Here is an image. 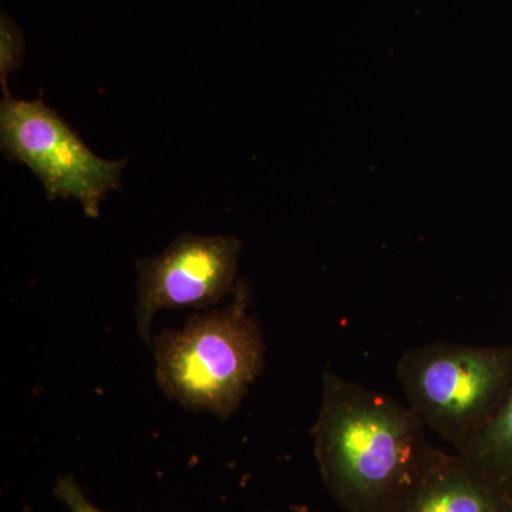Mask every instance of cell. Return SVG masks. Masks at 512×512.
Here are the masks:
<instances>
[{
  "mask_svg": "<svg viewBox=\"0 0 512 512\" xmlns=\"http://www.w3.org/2000/svg\"><path fill=\"white\" fill-rule=\"evenodd\" d=\"M312 436L323 481L350 512L392 510L434 451L409 406L330 372Z\"/></svg>",
  "mask_w": 512,
  "mask_h": 512,
  "instance_id": "6da1fadb",
  "label": "cell"
},
{
  "mask_svg": "<svg viewBox=\"0 0 512 512\" xmlns=\"http://www.w3.org/2000/svg\"><path fill=\"white\" fill-rule=\"evenodd\" d=\"M227 308L197 313L151 340L158 386L192 412L228 419L264 369V340L239 282Z\"/></svg>",
  "mask_w": 512,
  "mask_h": 512,
  "instance_id": "7a4b0ae2",
  "label": "cell"
},
{
  "mask_svg": "<svg viewBox=\"0 0 512 512\" xmlns=\"http://www.w3.org/2000/svg\"><path fill=\"white\" fill-rule=\"evenodd\" d=\"M397 379L426 430L458 453L484 429L512 384V346L480 348L433 342L407 350Z\"/></svg>",
  "mask_w": 512,
  "mask_h": 512,
  "instance_id": "3957f363",
  "label": "cell"
},
{
  "mask_svg": "<svg viewBox=\"0 0 512 512\" xmlns=\"http://www.w3.org/2000/svg\"><path fill=\"white\" fill-rule=\"evenodd\" d=\"M0 141L9 160L28 165L49 200L74 198L97 218L107 192L120 187L126 160H104L45 101L6 96L0 106Z\"/></svg>",
  "mask_w": 512,
  "mask_h": 512,
  "instance_id": "277c9868",
  "label": "cell"
},
{
  "mask_svg": "<svg viewBox=\"0 0 512 512\" xmlns=\"http://www.w3.org/2000/svg\"><path fill=\"white\" fill-rule=\"evenodd\" d=\"M242 242L181 235L154 258L137 262V329L151 343L154 316L164 309L207 308L234 293Z\"/></svg>",
  "mask_w": 512,
  "mask_h": 512,
  "instance_id": "5b68a950",
  "label": "cell"
},
{
  "mask_svg": "<svg viewBox=\"0 0 512 512\" xmlns=\"http://www.w3.org/2000/svg\"><path fill=\"white\" fill-rule=\"evenodd\" d=\"M389 512H512L510 487L466 457L434 448L423 471Z\"/></svg>",
  "mask_w": 512,
  "mask_h": 512,
  "instance_id": "8992f818",
  "label": "cell"
},
{
  "mask_svg": "<svg viewBox=\"0 0 512 512\" xmlns=\"http://www.w3.org/2000/svg\"><path fill=\"white\" fill-rule=\"evenodd\" d=\"M458 454L507 483L512 476V384L484 429Z\"/></svg>",
  "mask_w": 512,
  "mask_h": 512,
  "instance_id": "52a82bcc",
  "label": "cell"
},
{
  "mask_svg": "<svg viewBox=\"0 0 512 512\" xmlns=\"http://www.w3.org/2000/svg\"><path fill=\"white\" fill-rule=\"evenodd\" d=\"M23 57V37L16 23L8 15L2 13L0 18V80L3 92H8V76L16 67H19Z\"/></svg>",
  "mask_w": 512,
  "mask_h": 512,
  "instance_id": "ba28073f",
  "label": "cell"
},
{
  "mask_svg": "<svg viewBox=\"0 0 512 512\" xmlns=\"http://www.w3.org/2000/svg\"><path fill=\"white\" fill-rule=\"evenodd\" d=\"M53 495L60 503L66 505L69 512H106L97 508L84 495L82 487L73 477H60L53 488Z\"/></svg>",
  "mask_w": 512,
  "mask_h": 512,
  "instance_id": "9c48e42d",
  "label": "cell"
},
{
  "mask_svg": "<svg viewBox=\"0 0 512 512\" xmlns=\"http://www.w3.org/2000/svg\"><path fill=\"white\" fill-rule=\"evenodd\" d=\"M507 484H508V487H510V491L512 494V476L510 478H508Z\"/></svg>",
  "mask_w": 512,
  "mask_h": 512,
  "instance_id": "30bf717a",
  "label": "cell"
}]
</instances>
